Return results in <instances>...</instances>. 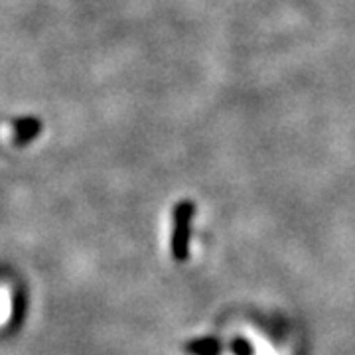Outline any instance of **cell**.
<instances>
[{
  "label": "cell",
  "instance_id": "cell-4",
  "mask_svg": "<svg viewBox=\"0 0 355 355\" xmlns=\"http://www.w3.org/2000/svg\"><path fill=\"white\" fill-rule=\"evenodd\" d=\"M231 352L233 355H254V345L245 338H237L231 343Z\"/></svg>",
  "mask_w": 355,
  "mask_h": 355
},
{
  "label": "cell",
  "instance_id": "cell-1",
  "mask_svg": "<svg viewBox=\"0 0 355 355\" xmlns=\"http://www.w3.org/2000/svg\"><path fill=\"white\" fill-rule=\"evenodd\" d=\"M191 219H193V203L182 202L174 211V233H172V254L178 261L188 259L190 253Z\"/></svg>",
  "mask_w": 355,
  "mask_h": 355
},
{
  "label": "cell",
  "instance_id": "cell-3",
  "mask_svg": "<svg viewBox=\"0 0 355 355\" xmlns=\"http://www.w3.org/2000/svg\"><path fill=\"white\" fill-rule=\"evenodd\" d=\"M188 352L193 355H217L219 354V342L214 338H203L188 345Z\"/></svg>",
  "mask_w": 355,
  "mask_h": 355
},
{
  "label": "cell",
  "instance_id": "cell-2",
  "mask_svg": "<svg viewBox=\"0 0 355 355\" xmlns=\"http://www.w3.org/2000/svg\"><path fill=\"white\" fill-rule=\"evenodd\" d=\"M14 130V140L16 142H28V140L36 139L42 130V123L34 116H24V119H18L12 125Z\"/></svg>",
  "mask_w": 355,
  "mask_h": 355
},
{
  "label": "cell",
  "instance_id": "cell-5",
  "mask_svg": "<svg viewBox=\"0 0 355 355\" xmlns=\"http://www.w3.org/2000/svg\"><path fill=\"white\" fill-rule=\"evenodd\" d=\"M10 314V296L6 291H0V324H4Z\"/></svg>",
  "mask_w": 355,
  "mask_h": 355
}]
</instances>
